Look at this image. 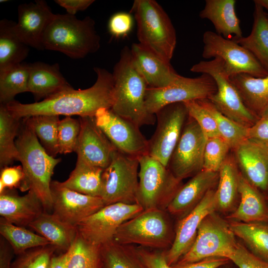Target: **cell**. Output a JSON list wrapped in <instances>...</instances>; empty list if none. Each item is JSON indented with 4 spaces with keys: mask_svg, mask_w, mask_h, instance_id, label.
I'll return each instance as SVG.
<instances>
[{
    "mask_svg": "<svg viewBox=\"0 0 268 268\" xmlns=\"http://www.w3.org/2000/svg\"><path fill=\"white\" fill-rule=\"evenodd\" d=\"M20 120L14 117L5 104L0 106V169L19 160L15 138L17 136Z\"/></svg>",
    "mask_w": 268,
    "mask_h": 268,
    "instance_id": "cell-36",
    "label": "cell"
},
{
    "mask_svg": "<svg viewBox=\"0 0 268 268\" xmlns=\"http://www.w3.org/2000/svg\"><path fill=\"white\" fill-rule=\"evenodd\" d=\"M53 213L61 220L74 226L105 206L98 197L84 195L51 181Z\"/></svg>",
    "mask_w": 268,
    "mask_h": 268,
    "instance_id": "cell-18",
    "label": "cell"
},
{
    "mask_svg": "<svg viewBox=\"0 0 268 268\" xmlns=\"http://www.w3.org/2000/svg\"><path fill=\"white\" fill-rule=\"evenodd\" d=\"M71 88L60 72L58 64H30L28 92L32 93L36 102Z\"/></svg>",
    "mask_w": 268,
    "mask_h": 268,
    "instance_id": "cell-26",
    "label": "cell"
},
{
    "mask_svg": "<svg viewBox=\"0 0 268 268\" xmlns=\"http://www.w3.org/2000/svg\"><path fill=\"white\" fill-rule=\"evenodd\" d=\"M21 123L15 143L24 178L19 189L32 191L41 201L45 211H51L53 201L50 188L51 177L60 158L46 151L36 135L24 120Z\"/></svg>",
    "mask_w": 268,
    "mask_h": 268,
    "instance_id": "cell-3",
    "label": "cell"
},
{
    "mask_svg": "<svg viewBox=\"0 0 268 268\" xmlns=\"http://www.w3.org/2000/svg\"><path fill=\"white\" fill-rule=\"evenodd\" d=\"M216 189L209 190L200 203L189 213L181 218L176 229L173 243L166 251L168 265L176 264L190 249L196 238L199 226L203 218L216 211Z\"/></svg>",
    "mask_w": 268,
    "mask_h": 268,
    "instance_id": "cell-17",
    "label": "cell"
},
{
    "mask_svg": "<svg viewBox=\"0 0 268 268\" xmlns=\"http://www.w3.org/2000/svg\"><path fill=\"white\" fill-rule=\"evenodd\" d=\"M247 139L268 149V110L248 128Z\"/></svg>",
    "mask_w": 268,
    "mask_h": 268,
    "instance_id": "cell-49",
    "label": "cell"
},
{
    "mask_svg": "<svg viewBox=\"0 0 268 268\" xmlns=\"http://www.w3.org/2000/svg\"><path fill=\"white\" fill-rule=\"evenodd\" d=\"M56 250L52 245L28 250L18 255L11 268H50Z\"/></svg>",
    "mask_w": 268,
    "mask_h": 268,
    "instance_id": "cell-42",
    "label": "cell"
},
{
    "mask_svg": "<svg viewBox=\"0 0 268 268\" xmlns=\"http://www.w3.org/2000/svg\"><path fill=\"white\" fill-rule=\"evenodd\" d=\"M235 4V0H206L199 16L210 21L217 34L227 39L231 35L239 38L243 36Z\"/></svg>",
    "mask_w": 268,
    "mask_h": 268,
    "instance_id": "cell-27",
    "label": "cell"
},
{
    "mask_svg": "<svg viewBox=\"0 0 268 268\" xmlns=\"http://www.w3.org/2000/svg\"><path fill=\"white\" fill-rule=\"evenodd\" d=\"M246 106L258 118L268 110V74L255 77L246 73L230 77Z\"/></svg>",
    "mask_w": 268,
    "mask_h": 268,
    "instance_id": "cell-29",
    "label": "cell"
},
{
    "mask_svg": "<svg viewBox=\"0 0 268 268\" xmlns=\"http://www.w3.org/2000/svg\"><path fill=\"white\" fill-rule=\"evenodd\" d=\"M100 248L87 242L77 232L69 249L67 268H101Z\"/></svg>",
    "mask_w": 268,
    "mask_h": 268,
    "instance_id": "cell-41",
    "label": "cell"
},
{
    "mask_svg": "<svg viewBox=\"0 0 268 268\" xmlns=\"http://www.w3.org/2000/svg\"><path fill=\"white\" fill-rule=\"evenodd\" d=\"M112 74L114 88L110 109L138 128L154 125L155 115L149 113L145 106L147 85L134 67L131 49L127 46L122 49Z\"/></svg>",
    "mask_w": 268,
    "mask_h": 268,
    "instance_id": "cell-2",
    "label": "cell"
},
{
    "mask_svg": "<svg viewBox=\"0 0 268 268\" xmlns=\"http://www.w3.org/2000/svg\"><path fill=\"white\" fill-rule=\"evenodd\" d=\"M113 240L124 245L162 250L170 247L174 239L165 210L152 209L144 210L122 224Z\"/></svg>",
    "mask_w": 268,
    "mask_h": 268,
    "instance_id": "cell-7",
    "label": "cell"
},
{
    "mask_svg": "<svg viewBox=\"0 0 268 268\" xmlns=\"http://www.w3.org/2000/svg\"><path fill=\"white\" fill-rule=\"evenodd\" d=\"M254 2L259 4L268 11V0H255Z\"/></svg>",
    "mask_w": 268,
    "mask_h": 268,
    "instance_id": "cell-55",
    "label": "cell"
},
{
    "mask_svg": "<svg viewBox=\"0 0 268 268\" xmlns=\"http://www.w3.org/2000/svg\"><path fill=\"white\" fill-rule=\"evenodd\" d=\"M55 2L64 8L67 14L75 15L78 11H84L94 2V0H56Z\"/></svg>",
    "mask_w": 268,
    "mask_h": 268,
    "instance_id": "cell-52",
    "label": "cell"
},
{
    "mask_svg": "<svg viewBox=\"0 0 268 268\" xmlns=\"http://www.w3.org/2000/svg\"><path fill=\"white\" fill-rule=\"evenodd\" d=\"M190 70L212 77L217 91L208 100L225 116L247 128L253 126L258 119L246 106L239 91L225 72L220 59L201 61L193 65Z\"/></svg>",
    "mask_w": 268,
    "mask_h": 268,
    "instance_id": "cell-9",
    "label": "cell"
},
{
    "mask_svg": "<svg viewBox=\"0 0 268 268\" xmlns=\"http://www.w3.org/2000/svg\"><path fill=\"white\" fill-rule=\"evenodd\" d=\"M202 56L206 59L219 58L229 76L246 73L255 77L266 76L268 72L248 50L235 42L211 31L203 35Z\"/></svg>",
    "mask_w": 268,
    "mask_h": 268,
    "instance_id": "cell-11",
    "label": "cell"
},
{
    "mask_svg": "<svg viewBox=\"0 0 268 268\" xmlns=\"http://www.w3.org/2000/svg\"><path fill=\"white\" fill-rule=\"evenodd\" d=\"M0 234L10 245L13 253L18 255L31 249L51 245L39 234L8 222L2 217L0 219Z\"/></svg>",
    "mask_w": 268,
    "mask_h": 268,
    "instance_id": "cell-37",
    "label": "cell"
},
{
    "mask_svg": "<svg viewBox=\"0 0 268 268\" xmlns=\"http://www.w3.org/2000/svg\"><path fill=\"white\" fill-rule=\"evenodd\" d=\"M239 194L238 206L227 218L230 221L245 223H268V205L265 196L251 185L240 172Z\"/></svg>",
    "mask_w": 268,
    "mask_h": 268,
    "instance_id": "cell-25",
    "label": "cell"
},
{
    "mask_svg": "<svg viewBox=\"0 0 268 268\" xmlns=\"http://www.w3.org/2000/svg\"><path fill=\"white\" fill-rule=\"evenodd\" d=\"M217 91L212 77L207 74L191 78L179 76L168 86L159 89L147 88L145 102L148 112L155 114L162 107L176 103L209 99Z\"/></svg>",
    "mask_w": 268,
    "mask_h": 268,
    "instance_id": "cell-12",
    "label": "cell"
},
{
    "mask_svg": "<svg viewBox=\"0 0 268 268\" xmlns=\"http://www.w3.org/2000/svg\"><path fill=\"white\" fill-rule=\"evenodd\" d=\"M133 26V18L130 13L120 12L115 13L108 22L109 33L116 38L123 37L131 31Z\"/></svg>",
    "mask_w": 268,
    "mask_h": 268,
    "instance_id": "cell-47",
    "label": "cell"
},
{
    "mask_svg": "<svg viewBox=\"0 0 268 268\" xmlns=\"http://www.w3.org/2000/svg\"><path fill=\"white\" fill-rule=\"evenodd\" d=\"M69 250L61 254L53 256L50 268H67L69 257Z\"/></svg>",
    "mask_w": 268,
    "mask_h": 268,
    "instance_id": "cell-54",
    "label": "cell"
},
{
    "mask_svg": "<svg viewBox=\"0 0 268 268\" xmlns=\"http://www.w3.org/2000/svg\"><path fill=\"white\" fill-rule=\"evenodd\" d=\"M157 126L148 140V154L167 167L189 114L184 103L167 105L155 114Z\"/></svg>",
    "mask_w": 268,
    "mask_h": 268,
    "instance_id": "cell-14",
    "label": "cell"
},
{
    "mask_svg": "<svg viewBox=\"0 0 268 268\" xmlns=\"http://www.w3.org/2000/svg\"><path fill=\"white\" fill-rule=\"evenodd\" d=\"M13 250L2 237L0 240V268H11Z\"/></svg>",
    "mask_w": 268,
    "mask_h": 268,
    "instance_id": "cell-53",
    "label": "cell"
},
{
    "mask_svg": "<svg viewBox=\"0 0 268 268\" xmlns=\"http://www.w3.org/2000/svg\"><path fill=\"white\" fill-rule=\"evenodd\" d=\"M214 119L220 137L234 149L247 139L248 128L234 122L221 113L208 99L197 100Z\"/></svg>",
    "mask_w": 268,
    "mask_h": 268,
    "instance_id": "cell-40",
    "label": "cell"
},
{
    "mask_svg": "<svg viewBox=\"0 0 268 268\" xmlns=\"http://www.w3.org/2000/svg\"><path fill=\"white\" fill-rule=\"evenodd\" d=\"M139 167L138 157L115 150L102 175L100 197L106 205L117 202L137 203Z\"/></svg>",
    "mask_w": 268,
    "mask_h": 268,
    "instance_id": "cell-10",
    "label": "cell"
},
{
    "mask_svg": "<svg viewBox=\"0 0 268 268\" xmlns=\"http://www.w3.org/2000/svg\"><path fill=\"white\" fill-rule=\"evenodd\" d=\"M94 118L117 149L136 157L148 154V140L134 124L105 108L98 110Z\"/></svg>",
    "mask_w": 268,
    "mask_h": 268,
    "instance_id": "cell-16",
    "label": "cell"
},
{
    "mask_svg": "<svg viewBox=\"0 0 268 268\" xmlns=\"http://www.w3.org/2000/svg\"><path fill=\"white\" fill-rule=\"evenodd\" d=\"M15 22L6 19L0 21V72L23 63L29 48L16 34Z\"/></svg>",
    "mask_w": 268,
    "mask_h": 268,
    "instance_id": "cell-32",
    "label": "cell"
},
{
    "mask_svg": "<svg viewBox=\"0 0 268 268\" xmlns=\"http://www.w3.org/2000/svg\"><path fill=\"white\" fill-rule=\"evenodd\" d=\"M80 131L79 120L67 116L60 120L58 128V142L60 154L75 151Z\"/></svg>",
    "mask_w": 268,
    "mask_h": 268,
    "instance_id": "cell-44",
    "label": "cell"
},
{
    "mask_svg": "<svg viewBox=\"0 0 268 268\" xmlns=\"http://www.w3.org/2000/svg\"><path fill=\"white\" fill-rule=\"evenodd\" d=\"M103 170L77 158L75 167L68 179L59 182L61 186L78 193L100 197Z\"/></svg>",
    "mask_w": 268,
    "mask_h": 268,
    "instance_id": "cell-33",
    "label": "cell"
},
{
    "mask_svg": "<svg viewBox=\"0 0 268 268\" xmlns=\"http://www.w3.org/2000/svg\"><path fill=\"white\" fill-rule=\"evenodd\" d=\"M184 104L189 116L197 123L206 138L220 136L214 119L197 100Z\"/></svg>",
    "mask_w": 268,
    "mask_h": 268,
    "instance_id": "cell-45",
    "label": "cell"
},
{
    "mask_svg": "<svg viewBox=\"0 0 268 268\" xmlns=\"http://www.w3.org/2000/svg\"><path fill=\"white\" fill-rule=\"evenodd\" d=\"M230 261V260L226 258L211 257L191 263L176 264L171 266V268H218Z\"/></svg>",
    "mask_w": 268,
    "mask_h": 268,
    "instance_id": "cell-51",
    "label": "cell"
},
{
    "mask_svg": "<svg viewBox=\"0 0 268 268\" xmlns=\"http://www.w3.org/2000/svg\"><path fill=\"white\" fill-rule=\"evenodd\" d=\"M43 206L31 191L23 196L5 190L0 194V215L5 220L25 227L44 212Z\"/></svg>",
    "mask_w": 268,
    "mask_h": 268,
    "instance_id": "cell-24",
    "label": "cell"
},
{
    "mask_svg": "<svg viewBox=\"0 0 268 268\" xmlns=\"http://www.w3.org/2000/svg\"><path fill=\"white\" fill-rule=\"evenodd\" d=\"M230 260L239 268H268V262L255 256L240 243Z\"/></svg>",
    "mask_w": 268,
    "mask_h": 268,
    "instance_id": "cell-46",
    "label": "cell"
},
{
    "mask_svg": "<svg viewBox=\"0 0 268 268\" xmlns=\"http://www.w3.org/2000/svg\"><path fill=\"white\" fill-rule=\"evenodd\" d=\"M267 16H268V13H267Z\"/></svg>",
    "mask_w": 268,
    "mask_h": 268,
    "instance_id": "cell-57",
    "label": "cell"
},
{
    "mask_svg": "<svg viewBox=\"0 0 268 268\" xmlns=\"http://www.w3.org/2000/svg\"><path fill=\"white\" fill-rule=\"evenodd\" d=\"M144 210L138 203L106 205L76 226L78 234L90 244L101 246L114 239L120 226Z\"/></svg>",
    "mask_w": 268,
    "mask_h": 268,
    "instance_id": "cell-13",
    "label": "cell"
},
{
    "mask_svg": "<svg viewBox=\"0 0 268 268\" xmlns=\"http://www.w3.org/2000/svg\"><path fill=\"white\" fill-rule=\"evenodd\" d=\"M101 268H147L136 247L114 240L100 248Z\"/></svg>",
    "mask_w": 268,
    "mask_h": 268,
    "instance_id": "cell-35",
    "label": "cell"
},
{
    "mask_svg": "<svg viewBox=\"0 0 268 268\" xmlns=\"http://www.w3.org/2000/svg\"><path fill=\"white\" fill-rule=\"evenodd\" d=\"M232 150L241 174L263 194L268 195V149L246 139Z\"/></svg>",
    "mask_w": 268,
    "mask_h": 268,
    "instance_id": "cell-21",
    "label": "cell"
},
{
    "mask_svg": "<svg viewBox=\"0 0 268 268\" xmlns=\"http://www.w3.org/2000/svg\"><path fill=\"white\" fill-rule=\"evenodd\" d=\"M130 13L136 22L138 43L170 62L176 46V33L162 6L154 0H135Z\"/></svg>",
    "mask_w": 268,
    "mask_h": 268,
    "instance_id": "cell-5",
    "label": "cell"
},
{
    "mask_svg": "<svg viewBox=\"0 0 268 268\" xmlns=\"http://www.w3.org/2000/svg\"><path fill=\"white\" fill-rule=\"evenodd\" d=\"M206 138L197 123L189 116L167 167L182 180L203 169Z\"/></svg>",
    "mask_w": 268,
    "mask_h": 268,
    "instance_id": "cell-15",
    "label": "cell"
},
{
    "mask_svg": "<svg viewBox=\"0 0 268 268\" xmlns=\"http://www.w3.org/2000/svg\"><path fill=\"white\" fill-rule=\"evenodd\" d=\"M218 172L202 170L179 189L166 209L180 219L189 213L202 200L207 193L215 188Z\"/></svg>",
    "mask_w": 268,
    "mask_h": 268,
    "instance_id": "cell-23",
    "label": "cell"
},
{
    "mask_svg": "<svg viewBox=\"0 0 268 268\" xmlns=\"http://www.w3.org/2000/svg\"><path fill=\"white\" fill-rule=\"evenodd\" d=\"M216 189L217 210L222 213L233 212L239 194L240 171L233 156L228 154L218 171Z\"/></svg>",
    "mask_w": 268,
    "mask_h": 268,
    "instance_id": "cell-31",
    "label": "cell"
},
{
    "mask_svg": "<svg viewBox=\"0 0 268 268\" xmlns=\"http://www.w3.org/2000/svg\"><path fill=\"white\" fill-rule=\"evenodd\" d=\"M230 149L228 144L220 136L206 138L202 170L218 172Z\"/></svg>",
    "mask_w": 268,
    "mask_h": 268,
    "instance_id": "cell-43",
    "label": "cell"
},
{
    "mask_svg": "<svg viewBox=\"0 0 268 268\" xmlns=\"http://www.w3.org/2000/svg\"><path fill=\"white\" fill-rule=\"evenodd\" d=\"M139 164L137 203L144 210H165L182 185L160 161L145 154L138 157Z\"/></svg>",
    "mask_w": 268,
    "mask_h": 268,
    "instance_id": "cell-6",
    "label": "cell"
},
{
    "mask_svg": "<svg viewBox=\"0 0 268 268\" xmlns=\"http://www.w3.org/2000/svg\"><path fill=\"white\" fill-rule=\"evenodd\" d=\"M131 52L134 65L145 80L148 88L165 87L179 76L170 62L164 60L138 43L132 44Z\"/></svg>",
    "mask_w": 268,
    "mask_h": 268,
    "instance_id": "cell-22",
    "label": "cell"
},
{
    "mask_svg": "<svg viewBox=\"0 0 268 268\" xmlns=\"http://www.w3.org/2000/svg\"><path fill=\"white\" fill-rule=\"evenodd\" d=\"M44 50L60 52L73 59L95 53L100 47V37L90 16L82 20L69 14H55L43 35Z\"/></svg>",
    "mask_w": 268,
    "mask_h": 268,
    "instance_id": "cell-4",
    "label": "cell"
},
{
    "mask_svg": "<svg viewBox=\"0 0 268 268\" xmlns=\"http://www.w3.org/2000/svg\"><path fill=\"white\" fill-rule=\"evenodd\" d=\"M24 178L22 166H6L1 169L0 176V194L6 189L12 190L19 188Z\"/></svg>",
    "mask_w": 268,
    "mask_h": 268,
    "instance_id": "cell-48",
    "label": "cell"
},
{
    "mask_svg": "<svg viewBox=\"0 0 268 268\" xmlns=\"http://www.w3.org/2000/svg\"><path fill=\"white\" fill-rule=\"evenodd\" d=\"M30 64L22 63L0 72V103L6 104L28 92Z\"/></svg>",
    "mask_w": 268,
    "mask_h": 268,
    "instance_id": "cell-38",
    "label": "cell"
},
{
    "mask_svg": "<svg viewBox=\"0 0 268 268\" xmlns=\"http://www.w3.org/2000/svg\"><path fill=\"white\" fill-rule=\"evenodd\" d=\"M265 196V199H266V202H267V203L268 205V194Z\"/></svg>",
    "mask_w": 268,
    "mask_h": 268,
    "instance_id": "cell-56",
    "label": "cell"
},
{
    "mask_svg": "<svg viewBox=\"0 0 268 268\" xmlns=\"http://www.w3.org/2000/svg\"><path fill=\"white\" fill-rule=\"evenodd\" d=\"M23 120L35 133L47 153L55 157L59 153L58 142L59 116L36 115Z\"/></svg>",
    "mask_w": 268,
    "mask_h": 268,
    "instance_id": "cell-39",
    "label": "cell"
},
{
    "mask_svg": "<svg viewBox=\"0 0 268 268\" xmlns=\"http://www.w3.org/2000/svg\"><path fill=\"white\" fill-rule=\"evenodd\" d=\"M235 237L229 221L213 211L202 220L193 244L176 264L191 263L211 257L230 260L238 243Z\"/></svg>",
    "mask_w": 268,
    "mask_h": 268,
    "instance_id": "cell-8",
    "label": "cell"
},
{
    "mask_svg": "<svg viewBox=\"0 0 268 268\" xmlns=\"http://www.w3.org/2000/svg\"><path fill=\"white\" fill-rule=\"evenodd\" d=\"M55 14L44 0L20 4L18 7V20L14 25L15 31L27 46L43 50V35Z\"/></svg>",
    "mask_w": 268,
    "mask_h": 268,
    "instance_id": "cell-20",
    "label": "cell"
},
{
    "mask_svg": "<svg viewBox=\"0 0 268 268\" xmlns=\"http://www.w3.org/2000/svg\"><path fill=\"white\" fill-rule=\"evenodd\" d=\"M137 252L147 268H171L166 261V252L161 250H149L138 246Z\"/></svg>",
    "mask_w": 268,
    "mask_h": 268,
    "instance_id": "cell-50",
    "label": "cell"
},
{
    "mask_svg": "<svg viewBox=\"0 0 268 268\" xmlns=\"http://www.w3.org/2000/svg\"><path fill=\"white\" fill-rule=\"evenodd\" d=\"M48 240L57 250L67 251L77 233V227L61 220L54 213L44 211L28 225Z\"/></svg>",
    "mask_w": 268,
    "mask_h": 268,
    "instance_id": "cell-28",
    "label": "cell"
},
{
    "mask_svg": "<svg viewBox=\"0 0 268 268\" xmlns=\"http://www.w3.org/2000/svg\"><path fill=\"white\" fill-rule=\"evenodd\" d=\"M235 235L240 238L255 256L268 263V223L229 221Z\"/></svg>",
    "mask_w": 268,
    "mask_h": 268,
    "instance_id": "cell-34",
    "label": "cell"
},
{
    "mask_svg": "<svg viewBox=\"0 0 268 268\" xmlns=\"http://www.w3.org/2000/svg\"><path fill=\"white\" fill-rule=\"evenodd\" d=\"M79 120L80 131L75 151L77 158L104 169L110 163L116 148L97 125L94 117Z\"/></svg>",
    "mask_w": 268,
    "mask_h": 268,
    "instance_id": "cell-19",
    "label": "cell"
},
{
    "mask_svg": "<svg viewBox=\"0 0 268 268\" xmlns=\"http://www.w3.org/2000/svg\"><path fill=\"white\" fill-rule=\"evenodd\" d=\"M254 3V22L250 34L232 40L250 52L268 72V18L264 9Z\"/></svg>",
    "mask_w": 268,
    "mask_h": 268,
    "instance_id": "cell-30",
    "label": "cell"
},
{
    "mask_svg": "<svg viewBox=\"0 0 268 268\" xmlns=\"http://www.w3.org/2000/svg\"><path fill=\"white\" fill-rule=\"evenodd\" d=\"M95 83L85 89H67L41 101L23 104L13 100L5 104L16 118L21 120L36 115H78L94 117L100 108L111 109L113 103L114 78L107 69L94 67Z\"/></svg>",
    "mask_w": 268,
    "mask_h": 268,
    "instance_id": "cell-1",
    "label": "cell"
}]
</instances>
